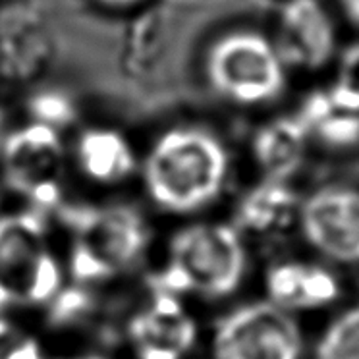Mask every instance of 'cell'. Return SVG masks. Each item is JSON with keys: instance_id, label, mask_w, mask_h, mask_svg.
Here are the masks:
<instances>
[{"instance_id": "cell-10", "label": "cell", "mask_w": 359, "mask_h": 359, "mask_svg": "<svg viewBox=\"0 0 359 359\" xmlns=\"http://www.w3.org/2000/svg\"><path fill=\"white\" fill-rule=\"evenodd\" d=\"M282 60L319 68L334 50V27L319 0H290L280 14Z\"/></svg>"}, {"instance_id": "cell-17", "label": "cell", "mask_w": 359, "mask_h": 359, "mask_svg": "<svg viewBox=\"0 0 359 359\" xmlns=\"http://www.w3.org/2000/svg\"><path fill=\"white\" fill-rule=\"evenodd\" d=\"M328 99L338 109L359 114V43L351 45L342 55L338 76Z\"/></svg>"}, {"instance_id": "cell-15", "label": "cell", "mask_w": 359, "mask_h": 359, "mask_svg": "<svg viewBox=\"0 0 359 359\" xmlns=\"http://www.w3.org/2000/svg\"><path fill=\"white\" fill-rule=\"evenodd\" d=\"M307 107H309L307 114L302 120L307 126V130L315 128L323 135V140L342 145V143H350L358 137V114H351V112L334 107L332 101L328 99V95L313 97Z\"/></svg>"}, {"instance_id": "cell-2", "label": "cell", "mask_w": 359, "mask_h": 359, "mask_svg": "<svg viewBox=\"0 0 359 359\" xmlns=\"http://www.w3.org/2000/svg\"><path fill=\"white\" fill-rule=\"evenodd\" d=\"M245 269L240 232L224 222H199L172 236L158 288L180 297H226L240 288Z\"/></svg>"}, {"instance_id": "cell-5", "label": "cell", "mask_w": 359, "mask_h": 359, "mask_svg": "<svg viewBox=\"0 0 359 359\" xmlns=\"http://www.w3.org/2000/svg\"><path fill=\"white\" fill-rule=\"evenodd\" d=\"M278 50L257 33H232L209 53L207 74L226 99L255 104L282 91L284 70Z\"/></svg>"}, {"instance_id": "cell-16", "label": "cell", "mask_w": 359, "mask_h": 359, "mask_svg": "<svg viewBox=\"0 0 359 359\" xmlns=\"http://www.w3.org/2000/svg\"><path fill=\"white\" fill-rule=\"evenodd\" d=\"M315 359H359V305L340 313L320 334Z\"/></svg>"}, {"instance_id": "cell-9", "label": "cell", "mask_w": 359, "mask_h": 359, "mask_svg": "<svg viewBox=\"0 0 359 359\" xmlns=\"http://www.w3.org/2000/svg\"><path fill=\"white\" fill-rule=\"evenodd\" d=\"M135 359H186L197 342V325L182 299L156 288L128 327Z\"/></svg>"}, {"instance_id": "cell-11", "label": "cell", "mask_w": 359, "mask_h": 359, "mask_svg": "<svg viewBox=\"0 0 359 359\" xmlns=\"http://www.w3.org/2000/svg\"><path fill=\"white\" fill-rule=\"evenodd\" d=\"M269 302L286 311L319 309L340 296V284L325 266L286 261L269 269L265 278Z\"/></svg>"}, {"instance_id": "cell-14", "label": "cell", "mask_w": 359, "mask_h": 359, "mask_svg": "<svg viewBox=\"0 0 359 359\" xmlns=\"http://www.w3.org/2000/svg\"><path fill=\"white\" fill-rule=\"evenodd\" d=\"M296 211V194L284 180L266 178L243 197L238 222L255 234H269L288 226Z\"/></svg>"}, {"instance_id": "cell-20", "label": "cell", "mask_w": 359, "mask_h": 359, "mask_svg": "<svg viewBox=\"0 0 359 359\" xmlns=\"http://www.w3.org/2000/svg\"><path fill=\"white\" fill-rule=\"evenodd\" d=\"M66 359H107L101 355H76V358H66Z\"/></svg>"}, {"instance_id": "cell-6", "label": "cell", "mask_w": 359, "mask_h": 359, "mask_svg": "<svg viewBox=\"0 0 359 359\" xmlns=\"http://www.w3.org/2000/svg\"><path fill=\"white\" fill-rule=\"evenodd\" d=\"M215 359H302L304 336L292 313L273 302H251L220 320L212 334Z\"/></svg>"}, {"instance_id": "cell-3", "label": "cell", "mask_w": 359, "mask_h": 359, "mask_svg": "<svg viewBox=\"0 0 359 359\" xmlns=\"http://www.w3.org/2000/svg\"><path fill=\"white\" fill-rule=\"evenodd\" d=\"M149 228L126 205L76 212L70 232V271L79 280L102 282L126 273L145 253Z\"/></svg>"}, {"instance_id": "cell-1", "label": "cell", "mask_w": 359, "mask_h": 359, "mask_svg": "<svg viewBox=\"0 0 359 359\" xmlns=\"http://www.w3.org/2000/svg\"><path fill=\"white\" fill-rule=\"evenodd\" d=\"M226 174L228 155L220 141L191 128L164 133L143 164V182L153 203L178 215L215 201Z\"/></svg>"}, {"instance_id": "cell-18", "label": "cell", "mask_w": 359, "mask_h": 359, "mask_svg": "<svg viewBox=\"0 0 359 359\" xmlns=\"http://www.w3.org/2000/svg\"><path fill=\"white\" fill-rule=\"evenodd\" d=\"M340 2H342V6L348 12V16L359 24V0H340Z\"/></svg>"}, {"instance_id": "cell-7", "label": "cell", "mask_w": 359, "mask_h": 359, "mask_svg": "<svg viewBox=\"0 0 359 359\" xmlns=\"http://www.w3.org/2000/svg\"><path fill=\"white\" fill-rule=\"evenodd\" d=\"M2 168L18 194L33 203H55L64 180V149L58 133L45 122L20 128L4 143Z\"/></svg>"}, {"instance_id": "cell-19", "label": "cell", "mask_w": 359, "mask_h": 359, "mask_svg": "<svg viewBox=\"0 0 359 359\" xmlns=\"http://www.w3.org/2000/svg\"><path fill=\"white\" fill-rule=\"evenodd\" d=\"M102 4H109V6H132L140 0H101Z\"/></svg>"}, {"instance_id": "cell-13", "label": "cell", "mask_w": 359, "mask_h": 359, "mask_svg": "<svg viewBox=\"0 0 359 359\" xmlns=\"http://www.w3.org/2000/svg\"><path fill=\"white\" fill-rule=\"evenodd\" d=\"M304 120L280 118L265 126L255 137V158L269 178L286 180L302 164L307 147Z\"/></svg>"}, {"instance_id": "cell-4", "label": "cell", "mask_w": 359, "mask_h": 359, "mask_svg": "<svg viewBox=\"0 0 359 359\" xmlns=\"http://www.w3.org/2000/svg\"><path fill=\"white\" fill-rule=\"evenodd\" d=\"M62 269L35 212L0 217V304L39 305L60 290Z\"/></svg>"}, {"instance_id": "cell-12", "label": "cell", "mask_w": 359, "mask_h": 359, "mask_svg": "<svg viewBox=\"0 0 359 359\" xmlns=\"http://www.w3.org/2000/svg\"><path fill=\"white\" fill-rule=\"evenodd\" d=\"M81 170L99 184H118L135 168V156L122 133L104 128L87 130L78 143Z\"/></svg>"}, {"instance_id": "cell-8", "label": "cell", "mask_w": 359, "mask_h": 359, "mask_svg": "<svg viewBox=\"0 0 359 359\" xmlns=\"http://www.w3.org/2000/svg\"><path fill=\"white\" fill-rule=\"evenodd\" d=\"M302 234L315 250L338 263H359V191L327 188L299 207Z\"/></svg>"}]
</instances>
